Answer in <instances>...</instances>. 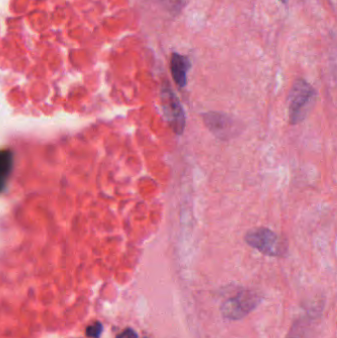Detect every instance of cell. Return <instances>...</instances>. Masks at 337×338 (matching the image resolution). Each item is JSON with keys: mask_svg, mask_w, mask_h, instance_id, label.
Wrapping results in <instances>:
<instances>
[{"mask_svg": "<svg viewBox=\"0 0 337 338\" xmlns=\"http://www.w3.org/2000/svg\"><path fill=\"white\" fill-rule=\"evenodd\" d=\"M102 330H103L102 325L100 323H95L94 325L87 328L86 334L89 338H98L102 334Z\"/></svg>", "mask_w": 337, "mask_h": 338, "instance_id": "cell-8", "label": "cell"}, {"mask_svg": "<svg viewBox=\"0 0 337 338\" xmlns=\"http://www.w3.org/2000/svg\"><path fill=\"white\" fill-rule=\"evenodd\" d=\"M116 338H138V335L134 330L127 329L124 332H122L120 335H118Z\"/></svg>", "mask_w": 337, "mask_h": 338, "instance_id": "cell-9", "label": "cell"}, {"mask_svg": "<svg viewBox=\"0 0 337 338\" xmlns=\"http://www.w3.org/2000/svg\"><path fill=\"white\" fill-rule=\"evenodd\" d=\"M280 1H281V2H283V3H285V2H287L288 0H280Z\"/></svg>", "mask_w": 337, "mask_h": 338, "instance_id": "cell-10", "label": "cell"}, {"mask_svg": "<svg viewBox=\"0 0 337 338\" xmlns=\"http://www.w3.org/2000/svg\"><path fill=\"white\" fill-rule=\"evenodd\" d=\"M160 100L163 117L170 129L176 135H182L186 126L185 112L179 101V98L168 83H164L162 85L160 91Z\"/></svg>", "mask_w": 337, "mask_h": 338, "instance_id": "cell-3", "label": "cell"}, {"mask_svg": "<svg viewBox=\"0 0 337 338\" xmlns=\"http://www.w3.org/2000/svg\"><path fill=\"white\" fill-rule=\"evenodd\" d=\"M14 155L9 149L0 150V193L5 189L13 169Z\"/></svg>", "mask_w": 337, "mask_h": 338, "instance_id": "cell-7", "label": "cell"}, {"mask_svg": "<svg viewBox=\"0 0 337 338\" xmlns=\"http://www.w3.org/2000/svg\"><path fill=\"white\" fill-rule=\"evenodd\" d=\"M244 239L250 247L267 256L281 257L287 252L286 241L275 232L264 227L248 231Z\"/></svg>", "mask_w": 337, "mask_h": 338, "instance_id": "cell-2", "label": "cell"}, {"mask_svg": "<svg viewBox=\"0 0 337 338\" xmlns=\"http://www.w3.org/2000/svg\"><path fill=\"white\" fill-rule=\"evenodd\" d=\"M258 303V295L250 291H243L223 304L222 314L225 318L233 321L241 320L249 315Z\"/></svg>", "mask_w": 337, "mask_h": 338, "instance_id": "cell-4", "label": "cell"}, {"mask_svg": "<svg viewBox=\"0 0 337 338\" xmlns=\"http://www.w3.org/2000/svg\"><path fill=\"white\" fill-rule=\"evenodd\" d=\"M191 64L189 59L179 53H172L170 58V70L174 82L180 88L185 87L187 83V72Z\"/></svg>", "mask_w": 337, "mask_h": 338, "instance_id": "cell-6", "label": "cell"}, {"mask_svg": "<svg viewBox=\"0 0 337 338\" xmlns=\"http://www.w3.org/2000/svg\"><path fill=\"white\" fill-rule=\"evenodd\" d=\"M203 120L210 132L221 140L232 139L239 131L235 120L227 114L209 112L203 115Z\"/></svg>", "mask_w": 337, "mask_h": 338, "instance_id": "cell-5", "label": "cell"}, {"mask_svg": "<svg viewBox=\"0 0 337 338\" xmlns=\"http://www.w3.org/2000/svg\"><path fill=\"white\" fill-rule=\"evenodd\" d=\"M315 88L305 79L299 78L293 84L288 96V116L292 125L303 122L316 100Z\"/></svg>", "mask_w": 337, "mask_h": 338, "instance_id": "cell-1", "label": "cell"}]
</instances>
